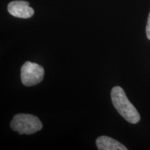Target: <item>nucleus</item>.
<instances>
[{
	"label": "nucleus",
	"mask_w": 150,
	"mask_h": 150,
	"mask_svg": "<svg viewBox=\"0 0 150 150\" xmlns=\"http://www.w3.org/2000/svg\"><path fill=\"white\" fill-rule=\"evenodd\" d=\"M110 97L114 107L124 119L131 124H136L140 121L139 112L127 98L125 92L121 87L112 88Z\"/></svg>",
	"instance_id": "f257e3e1"
},
{
	"label": "nucleus",
	"mask_w": 150,
	"mask_h": 150,
	"mask_svg": "<svg viewBox=\"0 0 150 150\" xmlns=\"http://www.w3.org/2000/svg\"><path fill=\"white\" fill-rule=\"evenodd\" d=\"M11 128L20 134H32L42 128L38 117L29 114H17L11 122Z\"/></svg>",
	"instance_id": "f03ea898"
},
{
	"label": "nucleus",
	"mask_w": 150,
	"mask_h": 150,
	"mask_svg": "<svg viewBox=\"0 0 150 150\" xmlns=\"http://www.w3.org/2000/svg\"><path fill=\"white\" fill-rule=\"evenodd\" d=\"M44 68L35 63L27 61L21 67V80L25 86H33L40 83L44 76Z\"/></svg>",
	"instance_id": "7ed1b4c3"
},
{
	"label": "nucleus",
	"mask_w": 150,
	"mask_h": 150,
	"mask_svg": "<svg viewBox=\"0 0 150 150\" xmlns=\"http://www.w3.org/2000/svg\"><path fill=\"white\" fill-rule=\"evenodd\" d=\"M8 11L11 16L23 19L31 18L34 14V10L25 1H11L8 5Z\"/></svg>",
	"instance_id": "20e7f679"
},
{
	"label": "nucleus",
	"mask_w": 150,
	"mask_h": 150,
	"mask_svg": "<svg viewBox=\"0 0 150 150\" xmlns=\"http://www.w3.org/2000/svg\"><path fill=\"white\" fill-rule=\"evenodd\" d=\"M99 150H127V148L113 138L108 136H100L96 140Z\"/></svg>",
	"instance_id": "39448f33"
},
{
	"label": "nucleus",
	"mask_w": 150,
	"mask_h": 150,
	"mask_svg": "<svg viewBox=\"0 0 150 150\" xmlns=\"http://www.w3.org/2000/svg\"><path fill=\"white\" fill-rule=\"evenodd\" d=\"M146 34H147V38L150 40V13L149 14V17H148L147 27H146Z\"/></svg>",
	"instance_id": "423d86ee"
}]
</instances>
